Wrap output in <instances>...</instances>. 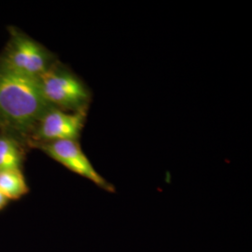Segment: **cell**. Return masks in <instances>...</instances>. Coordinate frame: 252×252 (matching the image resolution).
<instances>
[{
  "label": "cell",
  "instance_id": "1",
  "mask_svg": "<svg viewBox=\"0 0 252 252\" xmlns=\"http://www.w3.org/2000/svg\"><path fill=\"white\" fill-rule=\"evenodd\" d=\"M53 108L46 101L38 79L11 71L0 63V126L12 135L34 131Z\"/></svg>",
  "mask_w": 252,
  "mask_h": 252
},
{
  "label": "cell",
  "instance_id": "2",
  "mask_svg": "<svg viewBox=\"0 0 252 252\" xmlns=\"http://www.w3.org/2000/svg\"><path fill=\"white\" fill-rule=\"evenodd\" d=\"M38 81L46 101L54 108L72 112L84 111L90 101V93L72 73L53 65Z\"/></svg>",
  "mask_w": 252,
  "mask_h": 252
},
{
  "label": "cell",
  "instance_id": "3",
  "mask_svg": "<svg viewBox=\"0 0 252 252\" xmlns=\"http://www.w3.org/2000/svg\"><path fill=\"white\" fill-rule=\"evenodd\" d=\"M0 63L11 71L38 79L51 66V56L43 47L15 28L10 29L7 48Z\"/></svg>",
  "mask_w": 252,
  "mask_h": 252
},
{
  "label": "cell",
  "instance_id": "4",
  "mask_svg": "<svg viewBox=\"0 0 252 252\" xmlns=\"http://www.w3.org/2000/svg\"><path fill=\"white\" fill-rule=\"evenodd\" d=\"M44 153L68 170L85 178L107 191H115L114 186L95 170L88 157L75 140H61L41 144Z\"/></svg>",
  "mask_w": 252,
  "mask_h": 252
},
{
  "label": "cell",
  "instance_id": "5",
  "mask_svg": "<svg viewBox=\"0 0 252 252\" xmlns=\"http://www.w3.org/2000/svg\"><path fill=\"white\" fill-rule=\"evenodd\" d=\"M85 111L65 112L51 108L40 118L36 128V139L41 144L61 140H75L80 137L85 123Z\"/></svg>",
  "mask_w": 252,
  "mask_h": 252
},
{
  "label": "cell",
  "instance_id": "6",
  "mask_svg": "<svg viewBox=\"0 0 252 252\" xmlns=\"http://www.w3.org/2000/svg\"><path fill=\"white\" fill-rule=\"evenodd\" d=\"M29 191L27 181L21 169L0 171V192L8 200H16Z\"/></svg>",
  "mask_w": 252,
  "mask_h": 252
},
{
  "label": "cell",
  "instance_id": "7",
  "mask_svg": "<svg viewBox=\"0 0 252 252\" xmlns=\"http://www.w3.org/2000/svg\"><path fill=\"white\" fill-rule=\"evenodd\" d=\"M22 151L17 140L9 135H0V171L19 169Z\"/></svg>",
  "mask_w": 252,
  "mask_h": 252
},
{
  "label": "cell",
  "instance_id": "8",
  "mask_svg": "<svg viewBox=\"0 0 252 252\" xmlns=\"http://www.w3.org/2000/svg\"><path fill=\"white\" fill-rule=\"evenodd\" d=\"M9 200L6 198L1 192H0V210H2L4 207L7 206Z\"/></svg>",
  "mask_w": 252,
  "mask_h": 252
}]
</instances>
